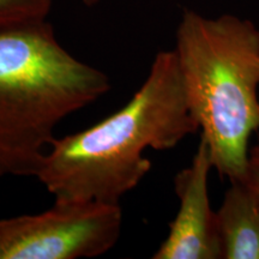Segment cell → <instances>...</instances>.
<instances>
[{
  "instance_id": "obj_1",
  "label": "cell",
  "mask_w": 259,
  "mask_h": 259,
  "mask_svg": "<svg viewBox=\"0 0 259 259\" xmlns=\"http://www.w3.org/2000/svg\"><path fill=\"white\" fill-rule=\"evenodd\" d=\"M198 130L176 51H161L125 106L53 139L35 178L54 199L120 204L151 169L147 149L169 150Z\"/></svg>"
},
{
  "instance_id": "obj_2",
  "label": "cell",
  "mask_w": 259,
  "mask_h": 259,
  "mask_svg": "<svg viewBox=\"0 0 259 259\" xmlns=\"http://www.w3.org/2000/svg\"><path fill=\"white\" fill-rule=\"evenodd\" d=\"M111 88L47 19L0 28V174L35 177L57 126Z\"/></svg>"
},
{
  "instance_id": "obj_3",
  "label": "cell",
  "mask_w": 259,
  "mask_h": 259,
  "mask_svg": "<svg viewBox=\"0 0 259 259\" xmlns=\"http://www.w3.org/2000/svg\"><path fill=\"white\" fill-rule=\"evenodd\" d=\"M174 51L213 169L229 183L242 181L259 131V29L234 15L187 10Z\"/></svg>"
},
{
  "instance_id": "obj_4",
  "label": "cell",
  "mask_w": 259,
  "mask_h": 259,
  "mask_svg": "<svg viewBox=\"0 0 259 259\" xmlns=\"http://www.w3.org/2000/svg\"><path fill=\"white\" fill-rule=\"evenodd\" d=\"M121 229L120 204L54 199L44 212L0 219V259L95 258Z\"/></svg>"
},
{
  "instance_id": "obj_5",
  "label": "cell",
  "mask_w": 259,
  "mask_h": 259,
  "mask_svg": "<svg viewBox=\"0 0 259 259\" xmlns=\"http://www.w3.org/2000/svg\"><path fill=\"white\" fill-rule=\"evenodd\" d=\"M211 169L209 147L200 137L190 166L174 179L179 210L153 259H222L218 215L211 209L209 197Z\"/></svg>"
},
{
  "instance_id": "obj_6",
  "label": "cell",
  "mask_w": 259,
  "mask_h": 259,
  "mask_svg": "<svg viewBox=\"0 0 259 259\" xmlns=\"http://www.w3.org/2000/svg\"><path fill=\"white\" fill-rule=\"evenodd\" d=\"M222 259H259V204L242 181H231L216 211Z\"/></svg>"
},
{
  "instance_id": "obj_7",
  "label": "cell",
  "mask_w": 259,
  "mask_h": 259,
  "mask_svg": "<svg viewBox=\"0 0 259 259\" xmlns=\"http://www.w3.org/2000/svg\"><path fill=\"white\" fill-rule=\"evenodd\" d=\"M52 0H0V28L47 19Z\"/></svg>"
},
{
  "instance_id": "obj_8",
  "label": "cell",
  "mask_w": 259,
  "mask_h": 259,
  "mask_svg": "<svg viewBox=\"0 0 259 259\" xmlns=\"http://www.w3.org/2000/svg\"><path fill=\"white\" fill-rule=\"evenodd\" d=\"M242 183L252 191L259 204V144L250 149L247 168Z\"/></svg>"
},
{
  "instance_id": "obj_9",
  "label": "cell",
  "mask_w": 259,
  "mask_h": 259,
  "mask_svg": "<svg viewBox=\"0 0 259 259\" xmlns=\"http://www.w3.org/2000/svg\"><path fill=\"white\" fill-rule=\"evenodd\" d=\"M100 2H101V0H82L83 4L87 6H95L96 4H99Z\"/></svg>"
},
{
  "instance_id": "obj_10",
  "label": "cell",
  "mask_w": 259,
  "mask_h": 259,
  "mask_svg": "<svg viewBox=\"0 0 259 259\" xmlns=\"http://www.w3.org/2000/svg\"><path fill=\"white\" fill-rule=\"evenodd\" d=\"M0 177H2V174H0Z\"/></svg>"
}]
</instances>
